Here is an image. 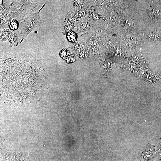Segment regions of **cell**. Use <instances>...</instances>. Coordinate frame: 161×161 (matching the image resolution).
Masks as SVG:
<instances>
[{
  "label": "cell",
  "instance_id": "obj_1",
  "mask_svg": "<svg viewBox=\"0 0 161 161\" xmlns=\"http://www.w3.org/2000/svg\"><path fill=\"white\" fill-rule=\"evenodd\" d=\"M67 37L69 41L71 42L75 41L76 38V34L74 32H70L68 33Z\"/></svg>",
  "mask_w": 161,
  "mask_h": 161
},
{
  "label": "cell",
  "instance_id": "obj_2",
  "mask_svg": "<svg viewBox=\"0 0 161 161\" xmlns=\"http://www.w3.org/2000/svg\"><path fill=\"white\" fill-rule=\"evenodd\" d=\"M125 25L128 28H131L133 27V23L132 19L130 18L127 19L125 22Z\"/></svg>",
  "mask_w": 161,
  "mask_h": 161
},
{
  "label": "cell",
  "instance_id": "obj_3",
  "mask_svg": "<svg viewBox=\"0 0 161 161\" xmlns=\"http://www.w3.org/2000/svg\"><path fill=\"white\" fill-rule=\"evenodd\" d=\"M153 12L154 15L157 17H161V8L156 7L153 9Z\"/></svg>",
  "mask_w": 161,
  "mask_h": 161
},
{
  "label": "cell",
  "instance_id": "obj_4",
  "mask_svg": "<svg viewBox=\"0 0 161 161\" xmlns=\"http://www.w3.org/2000/svg\"><path fill=\"white\" fill-rule=\"evenodd\" d=\"M136 41V38L133 36H130L127 39V41L129 43H135Z\"/></svg>",
  "mask_w": 161,
  "mask_h": 161
},
{
  "label": "cell",
  "instance_id": "obj_5",
  "mask_svg": "<svg viewBox=\"0 0 161 161\" xmlns=\"http://www.w3.org/2000/svg\"><path fill=\"white\" fill-rule=\"evenodd\" d=\"M10 28L13 30H15L17 28L18 23L16 21H13L10 22L9 24Z\"/></svg>",
  "mask_w": 161,
  "mask_h": 161
},
{
  "label": "cell",
  "instance_id": "obj_6",
  "mask_svg": "<svg viewBox=\"0 0 161 161\" xmlns=\"http://www.w3.org/2000/svg\"><path fill=\"white\" fill-rule=\"evenodd\" d=\"M149 37L153 39H157L158 38L159 36L156 32H153L150 33Z\"/></svg>",
  "mask_w": 161,
  "mask_h": 161
}]
</instances>
